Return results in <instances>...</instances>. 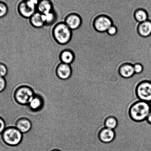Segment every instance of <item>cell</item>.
<instances>
[{
	"label": "cell",
	"mask_w": 151,
	"mask_h": 151,
	"mask_svg": "<svg viewBox=\"0 0 151 151\" xmlns=\"http://www.w3.org/2000/svg\"><path fill=\"white\" fill-rule=\"evenodd\" d=\"M52 37L57 43L65 45L69 43L73 39V32L64 22L57 23L52 30Z\"/></svg>",
	"instance_id": "6da1fadb"
},
{
	"label": "cell",
	"mask_w": 151,
	"mask_h": 151,
	"mask_svg": "<svg viewBox=\"0 0 151 151\" xmlns=\"http://www.w3.org/2000/svg\"><path fill=\"white\" fill-rule=\"evenodd\" d=\"M151 111L150 103L140 100L131 106L130 115L134 121L141 122L147 119Z\"/></svg>",
	"instance_id": "7a4b0ae2"
},
{
	"label": "cell",
	"mask_w": 151,
	"mask_h": 151,
	"mask_svg": "<svg viewBox=\"0 0 151 151\" xmlns=\"http://www.w3.org/2000/svg\"><path fill=\"white\" fill-rule=\"evenodd\" d=\"M2 136L4 141L7 145L15 146L21 142L22 133L16 127H9L6 128L2 133Z\"/></svg>",
	"instance_id": "3957f363"
},
{
	"label": "cell",
	"mask_w": 151,
	"mask_h": 151,
	"mask_svg": "<svg viewBox=\"0 0 151 151\" xmlns=\"http://www.w3.org/2000/svg\"><path fill=\"white\" fill-rule=\"evenodd\" d=\"M35 94L31 88L27 86H22L16 89L14 98L17 103L22 105H28Z\"/></svg>",
	"instance_id": "277c9868"
},
{
	"label": "cell",
	"mask_w": 151,
	"mask_h": 151,
	"mask_svg": "<svg viewBox=\"0 0 151 151\" xmlns=\"http://www.w3.org/2000/svg\"><path fill=\"white\" fill-rule=\"evenodd\" d=\"M17 9L20 17L29 19L37 11V5L30 0H20L17 4Z\"/></svg>",
	"instance_id": "5b68a950"
},
{
	"label": "cell",
	"mask_w": 151,
	"mask_h": 151,
	"mask_svg": "<svg viewBox=\"0 0 151 151\" xmlns=\"http://www.w3.org/2000/svg\"><path fill=\"white\" fill-rule=\"evenodd\" d=\"M136 93L139 99L150 103L151 102V82L145 81L137 86Z\"/></svg>",
	"instance_id": "8992f818"
},
{
	"label": "cell",
	"mask_w": 151,
	"mask_h": 151,
	"mask_svg": "<svg viewBox=\"0 0 151 151\" xmlns=\"http://www.w3.org/2000/svg\"><path fill=\"white\" fill-rule=\"evenodd\" d=\"M63 22L73 31L79 29L82 24L81 17L77 13L73 11L66 15Z\"/></svg>",
	"instance_id": "52a82bcc"
},
{
	"label": "cell",
	"mask_w": 151,
	"mask_h": 151,
	"mask_svg": "<svg viewBox=\"0 0 151 151\" xmlns=\"http://www.w3.org/2000/svg\"><path fill=\"white\" fill-rule=\"evenodd\" d=\"M73 72L71 65L60 62L57 65L55 72L58 78L61 80H66L71 77Z\"/></svg>",
	"instance_id": "ba28073f"
},
{
	"label": "cell",
	"mask_w": 151,
	"mask_h": 151,
	"mask_svg": "<svg viewBox=\"0 0 151 151\" xmlns=\"http://www.w3.org/2000/svg\"><path fill=\"white\" fill-rule=\"evenodd\" d=\"M112 25V20L107 16L105 15L99 16L97 17L93 23L95 30L101 33L106 32L108 29Z\"/></svg>",
	"instance_id": "9c48e42d"
},
{
	"label": "cell",
	"mask_w": 151,
	"mask_h": 151,
	"mask_svg": "<svg viewBox=\"0 0 151 151\" xmlns=\"http://www.w3.org/2000/svg\"><path fill=\"white\" fill-rule=\"evenodd\" d=\"M59 58L60 62L71 65L75 60V54L73 50L67 48L61 51Z\"/></svg>",
	"instance_id": "30bf717a"
},
{
	"label": "cell",
	"mask_w": 151,
	"mask_h": 151,
	"mask_svg": "<svg viewBox=\"0 0 151 151\" xmlns=\"http://www.w3.org/2000/svg\"><path fill=\"white\" fill-rule=\"evenodd\" d=\"M54 10L52 0H39L37 6V11L42 14H45Z\"/></svg>",
	"instance_id": "8fae6325"
},
{
	"label": "cell",
	"mask_w": 151,
	"mask_h": 151,
	"mask_svg": "<svg viewBox=\"0 0 151 151\" xmlns=\"http://www.w3.org/2000/svg\"><path fill=\"white\" fill-rule=\"evenodd\" d=\"M31 25L37 29L42 28L45 26L43 14L36 12L29 19Z\"/></svg>",
	"instance_id": "7c38bea8"
},
{
	"label": "cell",
	"mask_w": 151,
	"mask_h": 151,
	"mask_svg": "<svg viewBox=\"0 0 151 151\" xmlns=\"http://www.w3.org/2000/svg\"><path fill=\"white\" fill-rule=\"evenodd\" d=\"M115 133L114 130L107 128L103 129L99 134V138L102 142L109 143L112 142L115 138Z\"/></svg>",
	"instance_id": "4fadbf2b"
},
{
	"label": "cell",
	"mask_w": 151,
	"mask_h": 151,
	"mask_svg": "<svg viewBox=\"0 0 151 151\" xmlns=\"http://www.w3.org/2000/svg\"><path fill=\"white\" fill-rule=\"evenodd\" d=\"M32 124L30 120L26 118H21L16 122L15 127L22 133L27 132L32 128Z\"/></svg>",
	"instance_id": "5bb4252c"
},
{
	"label": "cell",
	"mask_w": 151,
	"mask_h": 151,
	"mask_svg": "<svg viewBox=\"0 0 151 151\" xmlns=\"http://www.w3.org/2000/svg\"><path fill=\"white\" fill-rule=\"evenodd\" d=\"M139 35L143 37H148L151 35V21L149 20L139 24L138 27Z\"/></svg>",
	"instance_id": "9a60e30c"
},
{
	"label": "cell",
	"mask_w": 151,
	"mask_h": 151,
	"mask_svg": "<svg viewBox=\"0 0 151 151\" xmlns=\"http://www.w3.org/2000/svg\"><path fill=\"white\" fill-rule=\"evenodd\" d=\"M119 73L122 77L128 78L132 77L135 74L133 65L130 64H125L120 67Z\"/></svg>",
	"instance_id": "2e32d148"
},
{
	"label": "cell",
	"mask_w": 151,
	"mask_h": 151,
	"mask_svg": "<svg viewBox=\"0 0 151 151\" xmlns=\"http://www.w3.org/2000/svg\"><path fill=\"white\" fill-rule=\"evenodd\" d=\"M43 15L45 26H54L56 24L58 15L55 9L47 14H43Z\"/></svg>",
	"instance_id": "e0dca14e"
},
{
	"label": "cell",
	"mask_w": 151,
	"mask_h": 151,
	"mask_svg": "<svg viewBox=\"0 0 151 151\" xmlns=\"http://www.w3.org/2000/svg\"><path fill=\"white\" fill-rule=\"evenodd\" d=\"M28 105L32 110L33 111L39 110L43 106V99L40 95L35 94Z\"/></svg>",
	"instance_id": "ac0fdd59"
},
{
	"label": "cell",
	"mask_w": 151,
	"mask_h": 151,
	"mask_svg": "<svg viewBox=\"0 0 151 151\" xmlns=\"http://www.w3.org/2000/svg\"><path fill=\"white\" fill-rule=\"evenodd\" d=\"M135 19L138 22L141 23L148 20V15L147 12L142 9L136 10L134 13Z\"/></svg>",
	"instance_id": "d6986e66"
},
{
	"label": "cell",
	"mask_w": 151,
	"mask_h": 151,
	"mask_svg": "<svg viewBox=\"0 0 151 151\" xmlns=\"http://www.w3.org/2000/svg\"><path fill=\"white\" fill-rule=\"evenodd\" d=\"M118 125V121L114 117L108 118L105 121V126L106 128L114 130L116 128Z\"/></svg>",
	"instance_id": "ffe728a7"
},
{
	"label": "cell",
	"mask_w": 151,
	"mask_h": 151,
	"mask_svg": "<svg viewBox=\"0 0 151 151\" xmlns=\"http://www.w3.org/2000/svg\"><path fill=\"white\" fill-rule=\"evenodd\" d=\"M8 7L6 3L0 1V18L5 17L8 14Z\"/></svg>",
	"instance_id": "44dd1931"
},
{
	"label": "cell",
	"mask_w": 151,
	"mask_h": 151,
	"mask_svg": "<svg viewBox=\"0 0 151 151\" xmlns=\"http://www.w3.org/2000/svg\"><path fill=\"white\" fill-rule=\"evenodd\" d=\"M8 69L6 65L0 63V77L5 78L8 74Z\"/></svg>",
	"instance_id": "7402d4cb"
},
{
	"label": "cell",
	"mask_w": 151,
	"mask_h": 151,
	"mask_svg": "<svg viewBox=\"0 0 151 151\" xmlns=\"http://www.w3.org/2000/svg\"><path fill=\"white\" fill-rule=\"evenodd\" d=\"M135 74H140L143 72L144 68L142 64L137 63L133 65Z\"/></svg>",
	"instance_id": "603a6c76"
},
{
	"label": "cell",
	"mask_w": 151,
	"mask_h": 151,
	"mask_svg": "<svg viewBox=\"0 0 151 151\" xmlns=\"http://www.w3.org/2000/svg\"><path fill=\"white\" fill-rule=\"evenodd\" d=\"M106 32L108 35L111 36H114L116 34L117 32H118V30H117L116 27L113 25L108 29Z\"/></svg>",
	"instance_id": "cb8c5ba5"
},
{
	"label": "cell",
	"mask_w": 151,
	"mask_h": 151,
	"mask_svg": "<svg viewBox=\"0 0 151 151\" xmlns=\"http://www.w3.org/2000/svg\"><path fill=\"white\" fill-rule=\"evenodd\" d=\"M6 86V82L5 78L0 77V92L5 90Z\"/></svg>",
	"instance_id": "d4e9b609"
},
{
	"label": "cell",
	"mask_w": 151,
	"mask_h": 151,
	"mask_svg": "<svg viewBox=\"0 0 151 151\" xmlns=\"http://www.w3.org/2000/svg\"><path fill=\"white\" fill-rule=\"evenodd\" d=\"M6 128L5 122L0 117V134H2Z\"/></svg>",
	"instance_id": "484cf974"
},
{
	"label": "cell",
	"mask_w": 151,
	"mask_h": 151,
	"mask_svg": "<svg viewBox=\"0 0 151 151\" xmlns=\"http://www.w3.org/2000/svg\"><path fill=\"white\" fill-rule=\"evenodd\" d=\"M147 120L148 121V122L151 124V111L150 112L147 118Z\"/></svg>",
	"instance_id": "4316f807"
},
{
	"label": "cell",
	"mask_w": 151,
	"mask_h": 151,
	"mask_svg": "<svg viewBox=\"0 0 151 151\" xmlns=\"http://www.w3.org/2000/svg\"><path fill=\"white\" fill-rule=\"evenodd\" d=\"M52 151H60L59 150H53Z\"/></svg>",
	"instance_id": "83f0119b"
},
{
	"label": "cell",
	"mask_w": 151,
	"mask_h": 151,
	"mask_svg": "<svg viewBox=\"0 0 151 151\" xmlns=\"http://www.w3.org/2000/svg\"><path fill=\"white\" fill-rule=\"evenodd\" d=\"M150 104H151V102H150Z\"/></svg>",
	"instance_id": "f1b7e54d"
}]
</instances>
